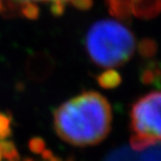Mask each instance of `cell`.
I'll use <instances>...</instances> for the list:
<instances>
[{"mask_svg": "<svg viewBox=\"0 0 161 161\" xmlns=\"http://www.w3.org/2000/svg\"><path fill=\"white\" fill-rule=\"evenodd\" d=\"M112 110L108 99L95 91L84 92L54 111L53 127L61 139L75 147L102 142L110 133Z\"/></svg>", "mask_w": 161, "mask_h": 161, "instance_id": "6da1fadb", "label": "cell"}, {"mask_svg": "<svg viewBox=\"0 0 161 161\" xmlns=\"http://www.w3.org/2000/svg\"><path fill=\"white\" fill-rule=\"evenodd\" d=\"M90 59L102 68L120 67L136 49V39L127 26L116 20H101L90 27L86 36Z\"/></svg>", "mask_w": 161, "mask_h": 161, "instance_id": "7a4b0ae2", "label": "cell"}, {"mask_svg": "<svg viewBox=\"0 0 161 161\" xmlns=\"http://www.w3.org/2000/svg\"><path fill=\"white\" fill-rule=\"evenodd\" d=\"M131 149L142 151L161 142V91H152L131 110Z\"/></svg>", "mask_w": 161, "mask_h": 161, "instance_id": "3957f363", "label": "cell"}, {"mask_svg": "<svg viewBox=\"0 0 161 161\" xmlns=\"http://www.w3.org/2000/svg\"><path fill=\"white\" fill-rule=\"evenodd\" d=\"M109 11L119 19H150L161 14V0H107Z\"/></svg>", "mask_w": 161, "mask_h": 161, "instance_id": "277c9868", "label": "cell"}, {"mask_svg": "<svg viewBox=\"0 0 161 161\" xmlns=\"http://www.w3.org/2000/svg\"><path fill=\"white\" fill-rule=\"evenodd\" d=\"M107 161H161V142L142 151L119 150L112 154Z\"/></svg>", "mask_w": 161, "mask_h": 161, "instance_id": "5b68a950", "label": "cell"}, {"mask_svg": "<svg viewBox=\"0 0 161 161\" xmlns=\"http://www.w3.org/2000/svg\"><path fill=\"white\" fill-rule=\"evenodd\" d=\"M0 153H1V157L8 161H18L20 159L17 147L11 140L0 141Z\"/></svg>", "mask_w": 161, "mask_h": 161, "instance_id": "8992f818", "label": "cell"}, {"mask_svg": "<svg viewBox=\"0 0 161 161\" xmlns=\"http://www.w3.org/2000/svg\"><path fill=\"white\" fill-rule=\"evenodd\" d=\"M12 129H11V117L0 112V139L4 140L5 138L11 136Z\"/></svg>", "mask_w": 161, "mask_h": 161, "instance_id": "52a82bcc", "label": "cell"}, {"mask_svg": "<svg viewBox=\"0 0 161 161\" xmlns=\"http://www.w3.org/2000/svg\"><path fill=\"white\" fill-rule=\"evenodd\" d=\"M39 1H50L53 3H60L65 6L67 3L75 6L76 8H88L91 5V0H39Z\"/></svg>", "mask_w": 161, "mask_h": 161, "instance_id": "ba28073f", "label": "cell"}, {"mask_svg": "<svg viewBox=\"0 0 161 161\" xmlns=\"http://www.w3.org/2000/svg\"><path fill=\"white\" fill-rule=\"evenodd\" d=\"M22 14L27 19H37L39 16V8L33 2H24L22 8Z\"/></svg>", "mask_w": 161, "mask_h": 161, "instance_id": "9c48e42d", "label": "cell"}, {"mask_svg": "<svg viewBox=\"0 0 161 161\" xmlns=\"http://www.w3.org/2000/svg\"><path fill=\"white\" fill-rule=\"evenodd\" d=\"M28 146H30V149L31 152H34L36 154H40V155L45 150V142L43 141V139H41L39 137H35L33 139H31Z\"/></svg>", "mask_w": 161, "mask_h": 161, "instance_id": "30bf717a", "label": "cell"}, {"mask_svg": "<svg viewBox=\"0 0 161 161\" xmlns=\"http://www.w3.org/2000/svg\"><path fill=\"white\" fill-rule=\"evenodd\" d=\"M41 155H42V158H43L44 161H65V160H63L61 158H58V157H56L53 153H51V151L46 150V149L41 153ZM24 161H35V160L31 159V158H27ZM67 161H71V160H67Z\"/></svg>", "mask_w": 161, "mask_h": 161, "instance_id": "8fae6325", "label": "cell"}, {"mask_svg": "<svg viewBox=\"0 0 161 161\" xmlns=\"http://www.w3.org/2000/svg\"><path fill=\"white\" fill-rule=\"evenodd\" d=\"M19 1H22V2H33V1H39V0H19Z\"/></svg>", "mask_w": 161, "mask_h": 161, "instance_id": "7c38bea8", "label": "cell"}, {"mask_svg": "<svg viewBox=\"0 0 161 161\" xmlns=\"http://www.w3.org/2000/svg\"><path fill=\"white\" fill-rule=\"evenodd\" d=\"M2 8H3V6H2V1L0 0V11H1Z\"/></svg>", "mask_w": 161, "mask_h": 161, "instance_id": "4fadbf2b", "label": "cell"}, {"mask_svg": "<svg viewBox=\"0 0 161 161\" xmlns=\"http://www.w3.org/2000/svg\"><path fill=\"white\" fill-rule=\"evenodd\" d=\"M1 158H2V157H1V153H0V161H1Z\"/></svg>", "mask_w": 161, "mask_h": 161, "instance_id": "5bb4252c", "label": "cell"}]
</instances>
